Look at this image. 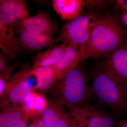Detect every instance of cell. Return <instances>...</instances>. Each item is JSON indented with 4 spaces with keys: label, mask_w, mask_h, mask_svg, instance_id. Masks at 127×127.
<instances>
[{
    "label": "cell",
    "mask_w": 127,
    "mask_h": 127,
    "mask_svg": "<svg viewBox=\"0 0 127 127\" xmlns=\"http://www.w3.org/2000/svg\"><path fill=\"white\" fill-rule=\"evenodd\" d=\"M77 127H90L86 123L81 121H76Z\"/></svg>",
    "instance_id": "484cf974"
},
{
    "label": "cell",
    "mask_w": 127,
    "mask_h": 127,
    "mask_svg": "<svg viewBox=\"0 0 127 127\" xmlns=\"http://www.w3.org/2000/svg\"><path fill=\"white\" fill-rule=\"evenodd\" d=\"M9 26L0 21V48L11 59H16L27 52V50Z\"/></svg>",
    "instance_id": "30bf717a"
},
{
    "label": "cell",
    "mask_w": 127,
    "mask_h": 127,
    "mask_svg": "<svg viewBox=\"0 0 127 127\" xmlns=\"http://www.w3.org/2000/svg\"><path fill=\"white\" fill-rule=\"evenodd\" d=\"M0 127H12L25 116L22 105L15 104L6 96L1 97Z\"/></svg>",
    "instance_id": "7c38bea8"
},
{
    "label": "cell",
    "mask_w": 127,
    "mask_h": 127,
    "mask_svg": "<svg viewBox=\"0 0 127 127\" xmlns=\"http://www.w3.org/2000/svg\"><path fill=\"white\" fill-rule=\"evenodd\" d=\"M83 60L84 57L80 48L67 47L62 59L55 65L57 72V80L76 67Z\"/></svg>",
    "instance_id": "5bb4252c"
},
{
    "label": "cell",
    "mask_w": 127,
    "mask_h": 127,
    "mask_svg": "<svg viewBox=\"0 0 127 127\" xmlns=\"http://www.w3.org/2000/svg\"><path fill=\"white\" fill-rule=\"evenodd\" d=\"M41 117L47 127H77L65 106L55 98L48 103Z\"/></svg>",
    "instance_id": "9c48e42d"
},
{
    "label": "cell",
    "mask_w": 127,
    "mask_h": 127,
    "mask_svg": "<svg viewBox=\"0 0 127 127\" xmlns=\"http://www.w3.org/2000/svg\"><path fill=\"white\" fill-rule=\"evenodd\" d=\"M68 109L75 121H82L90 127H116L118 124L117 117L97 104L91 103L81 107Z\"/></svg>",
    "instance_id": "5b68a950"
},
{
    "label": "cell",
    "mask_w": 127,
    "mask_h": 127,
    "mask_svg": "<svg viewBox=\"0 0 127 127\" xmlns=\"http://www.w3.org/2000/svg\"><path fill=\"white\" fill-rule=\"evenodd\" d=\"M6 84L5 81L4 79L0 78V96L2 97L4 96L6 93Z\"/></svg>",
    "instance_id": "7402d4cb"
},
{
    "label": "cell",
    "mask_w": 127,
    "mask_h": 127,
    "mask_svg": "<svg viewBox=\"0 0 127 127\" xmlns=\"http://www.w3.org/2000/svg\"><path fill=\"white\" fill-rule=\"evenodd\" d=\"M93 98L100 106L106 108L117 117L127 113V90L98 66L91 73Z\"/></svg>",
    "instance_id": "3957f363"
},
{
    "label": "cell",
    "mask_w": 127,
    "mask_h": 127,
    "mask_svg": "<svg viewBox=\"0 0 127 127\" xmlns=\"http://www.w3.org/2000/svg\"><path fill=\"white\" fill-rule=\"evenodd\" d=\"M30 17L26 3L23 0H0V21L9 26Z\"/></svg>",
    "instance_id": "8fae6325"
},
{
    "label": "cell",
    "mask_w": 127,
    "mask_h": 127,
    "mask_svg": "<svg viewBox=\"0 0 127 127\" xmlns=\"http://www.w3.org/2000/svg\"><path fill=\"white\" fill-rule=\"evenodd\" d=\"M102 17L82 12L76 17L67 21L56 39L67 47L80 48L90 39L94 28Z\"/></svg>",
    "instance_id": "277c9868"
},
{
    "label": "cell",
    "mask_w": 127,
    "mask_h": 127,
    "mask_svg": "<svg viewBox=\"0 0 127 127\" xmlns=\"http://www.w3.org/2000/svg\"><path fill=\"white\" fill-rule=\"evenodd\" d=\"M117 4L118 7L123 10L124 11H127V0L117 1Z\"/></svg>",
    "instance_id": "603a6c76"
},
{
    "label": "cell",
    "mask_w": 127,
    "mask_h": 127,
    "mask_svg": "<svg viewBox=\"0 0 127 127\" xmlns=\"http://www.w3.org/2000/svg\"><path fill=\"white\" fill-rule=\"evenodd\" d=\"M127 41V34L123 23L113 16L101 18L94 28L89 40L80 47L84 59L108 57Z\"/></svg>",
    "instance_id": "6da1fadb"
},
{
    "label": "cell",
    "mask_w": 127,
    "mask_h": 127,
    "mask_svg": "<svg viewBox=\"0 0 127 127\" xmlns=\"http://www.w3.org/2000/svg\"><path fill=\"white\" fill-rule=\"evenodd\" d=\"M88 1L82 0H53V7L62 20H69L76 17L82 12Z\"/></svg>",
    "instance_id": "4fadbf2b"
},
{
    "label": "cell",
    "mask_w": 127,
    "mask_h": 127,
    "mask_svg": "<svg viewBox=\"0 0 127 127\" xmlns=\"http://www.w3.org/2000/svg\"><path fill=\"white\" fill-rule=\"evenodd\" d=\"M48 103L46 98L38 93H32L22 104L24 114L28 118L41 115L47 107Z\"/></svg>",
    "instance_id": "ac0fdd59"
},
{
    "label": "cell",
    "mask_w": 127,
    "mask_h": 127,
    "mask_svg": "<svg viewBox=\"0 0 127 127\" xmlns=\"http://www.w3.org/2000/svg\"><path fill=\"white\" fill-rule=\"evenodd\" d=\"M121 22L125 27L127 34V11H124L120 17Z\"/></svg>",
    "instance_id": "cb8c5ba5"
},
{
    "label": "cell",
    "mask_w": 127,
    "mask_h": 127,
    "mask_svg": "<svg viewBox=\"0 0 127 127\" xmlns=\"http://www.w3.org/2000/svg\"><path fill=\"white\" fill-rule=\"evenodd\" d=\"M31 69V68L23 66L7 82L5 95L15 104L22 105L28 97L34 92L27 81Z\"/></svg>",
    "instance_id": "ba28073f"
},
{
    "label": "cell",
    "mask_w": 127,
    "mask_h": 127,
    "mask_svg": "<svg viewBox=\"0 0 127 127\" xmlns=\"http://www.w3.org/2000/svg\"><path fill=\"white\" fill-rule=\"evenodd\" d=\"M17 34L28 51H39L56 43V39L47 34L26 32H21Z\"/></svg>",
    "instance_id": "9a60e30c"
},
{
    "label": "cell",
    "mask_w": 127,
    "mask_h": 127,
    "mask_svg": "<svg viewBox=\"0 0 127 127\" xmlns=\"http://www.w3.org/2000/svg\"><path fill=\"white\" fill-rule=\"evenodd\" d=\"M98 66L120 83L127 82V41Z\"/></svg>",
    "instance_id": "52a82bcc"
},
{
    "label": "cell",
    "mask_w": 127,
    "mask_h": 127,
    "mask_svg": "<svg viewBox=\"0 0 127 127\" xmlns=\"http://www.w3.org/2000/svg\"><path fill=\"white\" fill-rule=\"evenodd\" d=\"M66 47L62 43L52 46L44 51L38 52L33 58L32 67L56 65L62 59Z\"/></svg>",
    "instance_id": "2e32d148"
},
{
    "label": "cell",
    "mask_w": 127,
    "mask_h": 127,
    "mask_svg": "<svg viewBox=\"0 0 127 127\" xmlns=\"http://www.w3.org/2000/svg\"><path fill=\"white\" fill-rule=\"evenodd\" d=\"M7 58L3 53L0 52V78L5 81L10 78L14 70L13 67L7 62Z\"/></svg>",
    "instance_id": "d6986e66"
},
{
    "label": "cell",
    "mask_w": 127,
    "mask_h": 127,
    "mask_svg": "<svg viewBox=\"0 0 127 127\" xmlns=\"http://www.w3.org/2000/svg\"><path fill=\"white\" fill-rule=\"evenodd\" d=\"M32 67V73L37 79V92H45L57 80V72L55 65Z\"/></svg>",
    "instance_id": "e0dca14e"
},
{
    "label": "cell",
    "mask_w": 127,
    "mask_h": 127,
    "mask_svg": "<svg viewBox=\"0 0 127 127\" xmlns=\"http://www.w3.org/2000/svg\"><path fill=\"white\" fill-rule=\"evenodd\" d=\"M57 81L51 93L68 109L84 106L94 99L88 74L82 66L78 65Z\"/></svg>",
    "instance_id": "7a4b0ae2"
},
{
    "label": "cell",
    "mask_w": 127,
    "mask_h": 127,
    "mask_svg": "<svg viewBox=\"0 0 127 127\" xmlns=\"http://www.w3.org/2000/svg\"><path fill=\"white\" fill-rule=\"evenodd\" d=\"M9 26L15 34L26 32L52 36L57 31L56 24L50 17L40 11L35 16L16 22Z\"/></svg>",
    "instance_id": "8992f818"
},
{
    "label": "cell",
    "mask_w": 127,
    "mask_h": 127,
    "mask_svg": "<svg viewBox=\"0 0 127 127\" xmlns=\"http://www.w3.org/2000/svg\"><path fill=\"white\" fill-rule=\"evenodd\" d=\"M117 127H127V120L122 119L119 121Z\"/></svg>",
    "instance_id": "d4e9b609"
},
{
    "label": "cell",
    "mask_w": 127,
    "mask_h": 127,
    "mask_svg": "<svg viewBox=\"0 0 127 127\" xmlns=\"http://www.w3.org/2000/svg\"><path fill=\"white\" fill-rule=\"evenodd\" d=\"M28 119H31V122L27 127H47L42 118L41 114L32 116Z\"/></svg>",
    "instance_id": "ffe728a7"
},
{
    "label": "cell",
    "mask_w": 127,
    "mask_h": 127,
    "mask_svg": "<svg viewBox=\"0 0 127 127\" xmlns=\"http://www.w3.org/2000/svg\"><path fill=\"white\" fill-rule=\"evenodd\" d=\"M122 84L123 86L125 87V88H126V89L127 90V82L125 83H122Z\"/></svg>",
    "instance_id": "4316f807"
},
{
    "label": "cell",
    "mask_w": 127,
    "mask_h": 127,
    "mask_svg": "<svg viewBox=\"0 0 127 127\" xmlns=\"http://www.w3.org/2000/svg\"><path fill=\"white\" fill-rule=\"evenodd\" d=\"M28 118L24 116L20 120L12 127H27V121Z\"/></svg>",
    "instance_id": "44dd1931"
}]
</instances>
